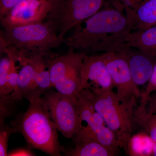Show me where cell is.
<instances>
[{
	"instance_id": "obj_1",
	"label": "cell",
	"mask_w": 156,
	"mask_h": 156,
	"mask_svg": "<svg viewBox=\"0 0 156 156\" xmlns=\"http://www.w3.org/2000/svg\"><path fill=\"white\" fill-rule=\"evenodd\" d=\"M74 28L63 42L69 48L87 55L119 52L133 31L126 14L112 6L101 9Z\"/></svg>"
},
{
	"instance_id": "obj_2",
	"label": "cell",
	"mask_w": 156,
	"mask_h": 156,
	"mask_svg": "<svg viewBox=\"0 0 156 156\" xmlns=\"http://www.w3.org/2000/svg\"><path fill=\"white\" fill-rule=\"evenodd\" d=\"M1 50L14 57L20 66L28 58L47 56L62 42L51 24L45 22L4 29L1 32Z\"/></svg>"
},
{
	"instance_id": "obj_3",
	"label": "cell",
	"mask_w": 156,
	"mask_h": 156,
	"mask_svg": "<svg viewBox=\"0 0 156 156\" xmlns=\"http://www.w3.org/2000/svg\"><path fill=\"white\" fill-rule=\"evenodd\" d=\"M29 102L27 110L18 115L10 126L15 133L22 134L30 147L49 155L61 156L62 146L58 141V131L50 119L42 96Z\"/></svg>"
},
{
	"instance_id": "obj_4",
	"label": "cell",
	"mask_w": 156,
	"mask_h": 156,
	"mask_svg": "<svg viewBox=\"0 0 156 156\" xmlns=\"http://www.w3.org/2000/svg\"><path fill=\"white\" fill-rule=\"evenodd\" d=\"M82 91L113 132L121 148L126 146L131 138L135 124L136 105L123 102L113 90Z\"/></svg>"
},
{
	"instance_id": "obj_5",
	"label": "cell",
	"mask_w": 156,
	"mask_h": 156,
	"mask_svg": "<svg viewBox=\"0 0 156 156\" xmlns=\"http://www.w3.org/2000/svg\"><path fill=\"white\" fill-rule=\"evenodd\" d=\"M51 9L46 20L63 43L69 31L94 15L102 8L104 0H50Z\"/></svg>"
},
{
	"instance_id": "obj_6",
	"label": "cell",
	"mask_w": 156,
	"mask_h": 156,
	"mask_svg": "<svg viewBox=\"0 0 156 156\" xmlns=\"http://www.w3.org/2000/svg\"><path fill=\"white\" fill-rule=\"evenodd\" d=\"M42 96L57 131L64 137L73 139L83 127L77 96L64 95L51 89Z\"/></svg>"
},
{
	"instance_id": "obj_7",
	"label": "cell",
	"mask_w": 156,
	"mask_h": 156,
	"mask_svg": "<svg viewBox=\"0 0 156 156\" xmlns=\"http://www.w3.org/2000/svg\"><path fill=\"white\" fill-rule=\"evenodd\" d=\"M86 54L69 48L48 62L52 87L64 95L77 96L82 90L81 71Z\"/></svg>"
},
{
	"instance_id": "obj_8",
	"label": "cell",
	"mask_w": 156,
	"mask_h": 156,
	"mask_svg": "<svg viewBox=\"0 0 156 156\" xmlns=\"http://www.w3.org/2000/svg\"><path fill=\"white\" fill-rule=\"evenodd\" d=\"M106 63L117 96L125 103L136 105L142 92L134 83L128 62L120 52L101 53Z\"/></svg>"
},
{
	"instance_id": "obj_9",
	"label": "cell",
	"mask_w": 156,
	"mask_h": 156,
	"mask_svg": "<svg viewBox=\"0 0 156 156\" xmlns=\"http://www.w3.org/2000/svg\"><path fill=\"white\" fill-rule=\"evenodd\" d=\"M51 9L50 0H22L0 18L4 29L44 22Z\"/></svg>"
},
{
	"instance_id": "obj_10",
	"label": "cell",
	"mask_w": 156,
	"mask_h": 156,
	"mask_svg": "<svg viewBox=\"0 0 156 156\" xmlns=\"http://www.w3.org/2000/svg\"><path fill=\"white\" fill-rule=\"evenodd\" d=\"M82 90L92 91L113 90L115 88L101 53L86 54L81 71Z\"/></svg>"
},
{
	"instance_id": "obj_11",
	"label": "cell",
	"mask_w": 156,
	"mask_h": 156,
	"mask_svg": "<svg viewBox=\"0 0 156 156\" xmlns=\"http://www.w3.org/2000/svg\"><path fill=\"white\" fill-rule=\"evenodd\" d=\"M126 58L134 83L137 87L148 82L156 59L135 48L126 47L119 51Z\"/></svg>"
},
{
	"instance_id": "obj_12",
	"label": "cell",
	"mask_w": 156,
	"mask_h": 156,
	"mask_svg": "<svg viewBox=\"0 0 156 156\" xmlns=\"http://www.w3.org/2000/svg\"><path fill=\"white\" fill-rule=\"evenodd\" d=\"M73 147H62V153L69 156H115L116 155L95 139L94 135L82 128L73 138Z\"/></svg>"
},
{
	"instance_id": "obj_13",
	"label": "cell",
	"mask_w": 156,
	"mask_h": 156,
	"mask_svg": "<svg viewBox=\"0 0 156 156\" xmlns=\"http://www.w3.org/2000/svg\"><path fill=\"white\" fill-rule=\"evenodd\" d=\"M125 11L132 23V32L144 30L156 25V0H140L133 9Z\"/></svg>"
},
{
	"instance_id": "obj_14",
	"label": "cell",
	"mask_w": 156,
	"mask_h": 156,
	"mask_svg": "<svg viewBox=\"0 0 156 156\" xmlns=\"http://www.w3.org/2000/svg\"><path fill=\"white\" fill-rule=\"evenodd\" d=\"M10 95L17 102L24 98L30 101L41 97L37 86L34 69L28 62L22 66L19 73L17 88Z\"/></svg>"
},
{
	"instance_id": "obj_15",
	"label": "cell",
	"mask_w": 156,
	"mask_h": 156,
	"mask_svg": "<svg viewBox=\"0 0 156 156\" xmlns=\"http://www.w3.org/2000/svg\"><path fill=\"white\" fill-rule=\"evenodd\" d=\"M126 47L135 48L156 59V25L144 30L132 32Z\"/></svg>"
},
{
	"instance_id": "obj_16",
	"label": "cell",
	"mask_w": 156,
	"mask_h": 156,
	"mask_svg": "<svg viewBox=\"0 0 156 156\" xmlns=\"http://www.w3.org/2000/svg\"><path fill=\"white\" fill-rule=\"evenodd\" d=\"M79 111L83 121L94 131L97 132L105 123L102 117L97 111L91 101L81 91L77 96Z\"/></svg>"
},
{
	"instance_id": "obj_17",
	"label": "cell",
	"mask_w": 156,
	"mask_h": 156,
	"mask_svg": "<svg viewBox=\"0 0 156 156\" xmlns=\"http://www.w3.org/2000/svg\"><path fill=\"white\" fill-rule=\"evenodd\" d=\"M28 62L32 66L36 73V81L39 93L42 96L45 92L52 88L49 69L44 57L28 58Z\"/></svg>"
},
{
	"instance_id": "obj_18",
	"label": "cell",
	"mask_w": 156,
	"mask_h": 156,
	"mask_svg": "<svg viewBox=\"0 0 156 156\" xmlns=\"http://www.w3.org/2000/svg\"><path fill=\"white\" fill-rule=\"evenodd\" d=\"M146 105L140 103L134 111L135 123L144 129L148 136L156 143V114H150L147 112Z\"/></svg>"
},
{
	"instance_id": "obj_19",
	"label": "cell",
	"mask_w": 156,
	"mask_h": 156,
	"mask_svg": "<svg viewBox=\"0 0 156 156\" xmlns=\"http://www.w3.org/2000/svg\"><path fill=\"white\" fill-rule=\"evenodd\" d=\"M96 140L109 150L114 153L116 156L119 154V144L112 131L108 126L103 127L95 133Z\"/></svg>"
},
{
	"instance_id": "obj_20",
	"label": "cell",
	"mask_w": 156,
	"mask_h": 156,
	"mask_svg": "<svg viewBox=\"0 0 156 156\" xmlns=\"http://www.w3.org/2000/svg\"><path fill=\"white\" fill-rule=\"evenodd\" d=\"M17 102L10 95L0 97V124L5 122V120L10 118Z\"/></svg>"
},
{
	"instance_id": "obj_21",
	"label": "cell",
	"mask_w": 156,
	"mask_h": 156,
	"mask_svg": "<svg viewBox=\"0 0 156 156\" xmlns=\"http://www.w3.org/2000/svg\"><path fill=\"white\" fill-rule=\"evenodd\" d=\"M9 58L11 62L7 77L5 96L10 95L16 90L19 75V73H17L16 66L17 62L12 57H9Z\"/></svg>"
},
{
	"instance_id": "obj_22",
	"label": "cell",
	"mask_w": 156,
	"mask_h": 156,
	"mask_svg": "<svg viewBox=\"0 0 156 156\" xmlns=\"http://www.w3.org/2000/svg\"><path fill=\"white\" fill-rule=\"evenodd\" d=\"M0 156L8 155V146L10 135L15 133L13 128L5 122L0 124Z\"/></svg>"
},
{
	"instance_id": "obj_23",
	"label": "cell",
	"mask_w": 156,
	"mask_h": 156,
	"mask_svg": "<svg viewBox=\"0 0 156 156\" xmlns=\"http://www.w3.org/2000/svg\"><path fill=\"white\" fill-rule=\"evenodd\" d=\"M9 57H3L0 61V97L5 96L7 77L10 66Z\"/></svg>"
},
{
	"instance_id": "obj_24",
	"label": "cell",
	"mask_w": 156,
	"mask_h": 156,
	"mask_svg": "<svg viewBox=\"0 0 156 156\" xmlns=\"http://www.w3.org/2000/svg\"><path fill=\"white\" fill-rule=\"evenodd\" d=\"M156 91V62L154 66L152 73L149 81L148 82L145 91L142 92V96L140 98V102L147 104L148 98L154 92Z\"/></svg>"
},
{
	"instance_id": "obj_25",
	"label": "cell",
	"mask_w": 156,
	"mask_h": 156,
	"mask_svg": "<svg viewBox=\"0 0 156 156\" xmlns=\"http://www.w3.org/2000/svg\"><path fill=\"white\" fill-rule=\"evenodd\" d=\"M110 4L117 10L123 12L131 9L138 3L139 0H108Z\"/></svg>"
},
{
	"instance_id": "obj_26",
	"label": "cell",
	"mask_w": 156,
	"mask_h": 156,
	"mask_svg": "<svg viewBox=\"0 0 156 156\" xmlns=\"http://www.w3.org/2000/svg\"><path fill=\"white\" fill-rule=\"evenodd\" d=\"M22 0H0V18L5 16Z\"/></svg>"
},
{
	"instance_id": "obj_27",
	"label": "cell",
	"mask_w": 156,
	"mask_h": 156,
	"mask_svg": "<svg viewBox=\"0 0 156 156\" xmlns=\"http://www.w3.org/2000/svg\"><path fill=\"white\" fill-rule=\"evenodd\" d=\"M147 104H148V108L147 109L150 114H156V91L152 93L147 100Z\"/></svg>"
},
{
	"instance_id": "obj_28",
	"label": "cell",
	"mask_w": 156,
	"mask_h": 156,
	"mask_svg": "<svg viewBox=\"0 0 156 156\" xmlns=\"http://www.w3.org/2000/svg\"><path fill=\"white\" fill-rule=\"evenodd\" d=\"M34 155L31 151L26 149H18L15 150L11 151L8 153V156H34Z\"/></svg>"
},
{
	"instance_id": "obj_29",
	"label": "cell",
	"mask_w": 156,
	"mask_h": 156,
	"mask_svg": "<svg viewBox=\"0 0 156 156\" xmlns=\"http://www.w3.org/2000/svg\"><path fill=\"white\" fill-rule=\"evenodd\" d=\"M151 156H156V143H155L154 144L153 147Z\"/></svg>"
}]
</instances>
